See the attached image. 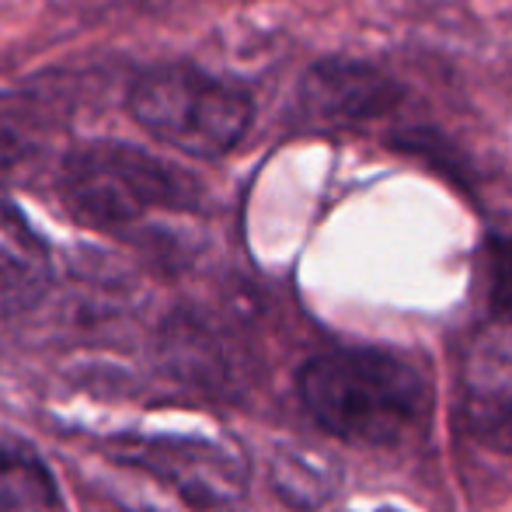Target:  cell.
<instances>
[{
    "label": "cell",
    "mask_w": 512,
    "mask_h": 512,
    "mask_svg": "<svg viewBox=\"0 0 512 512\" xmlns=\"http://www.w3.org/2000/svg\"><path fill=\"white\" fill-rule=\"evenodd\" d=\"M300 398L317 425L356 446H401L432 408L425 377L384 349L321 352L300 370Z\"/></svg>",
    "instance_id": "cell-1"
},
{
    "label": "cell",
    "mask_w": 512,
    "mask_h": 512,
    "mask_svg": "<svg viewBox=\"0 0 512 512\" xmlns=\"http://www.w3.org/2000/svg\"><path fill=\"white\" fill-rule=\"evenodd\" d=\"M63 203L95 230H129L157 213L196 206V182L178 168L122 143H91L67 157L60 178Z\"/></svg>",
    "instance_id": "cell-2"
},
{
    "label": "cell",
    "mask_w": 512,
    "mask_h": 512,
    "mask_svg": "<svg viewBox=\"0 0 512 512\" xmlns=\"http://www.w3.org/2000/svg\"><path fill=\"white\" fill-rule=\"evenodd\" d=\"M129 112L154 140L206 161L230 154L255 119L241 88L185 63L143 74L129 91Z\"/></svg>",
    "instance_id": "cell-3"
},
{
    "label": "cell",
    "mask_w": 512,
    "mask_h": 512,
    "mask_svg": "<svg viewBox=\"0 0 512 512\" xmlns=\"http://www.w3.org/2000/svg\"><path fill=\"white\" fill-rule=\"evenodd\" d=\"M115 464L133 467L175 495L189 512H230L244 499L248 464L241 450L196 432H129L108 443Z\"/></svg>",
    "instance_id": "cell-4"
},
{
    "label": "cell",
    "mask_w": 512,
    "mask_h": 512,
    "mask_svg": "<svg viewBox=\"0 0 512 512\" xmlns=\"http://www.w3.org/2000/svg\"><path fill=\"white\" fill-rule=\"evenodd\" d=\"M460 418L478 443L512 450V314L492 310L460 356Z\"/></svg>",
    "instance_id": "cell-5"
},
{
    "label": "cell",
    "mask_w": 512,
    "mask_h": 512,
    "mask_svg": "<svg viewBox=\"0 0 512 512\" xmlns=\"http://www.w3.org/2000/svg\"><path fill=\"white\" fill-rule=\"evenodd\" d=\"M401 88L363 60H321L300 84V112L321 129H352L387 115Z\"/></svg>",
    "instance_id": "cell-6"
},
{
    "label": "cell",
    "mask_w": 512,
    "mask_h": 512,
    "mask_svg": "<svg viewBox=\"0 0 512 512\" xmlns=\"http://www.w3.org/2000/svg\"><path fill=\"white\" fill-rule=\"evenodd\" d=\"M46 283L39 241L7 199H0V314L28 307Z\"/></svg>",
    "instance_id": "cell-7"
},
{
    "label": "cell",
    "mask_w": 512,
    "mask_h": 512,
    "mask_svg": "<svg viewBox=\"0 0 512 512\" xmlns=\"http://www.w3.org/2000/svg\"><path fill=\"white\" fill-rule=\"evenodd\" d=\"M269 478L279 499L300 512L321 509L335 495L338 485L335 464L317 450H307V446H279L272 453Z\"/></svg>",
    "instance_id": "cell-8"
},
{
    "label": "cell",
    "mask_w": 512,
    "mask_h": 512,
    "mask_svg": "<svg viewBox=\"0 0 512 512\" xmlns=\"http://www.w3.org/2000/svg\"><path fill=\"white\" fill-rule=\"evenodd\" d=\"M0 512H67L53 474L35 453L0 446Z\"/></svg>",
    "instance_id": "cell-9"
},
{
    "label": "cell",
    "mask_w": 512,
    "mask_h": 512,
    "mask_svg": "<svg viewBox=\"0 0 512 512\" xmlns=\"http://www.w3.org/2000/svg\"><path fill=\"white\" fill-rule=\"evenodd\" d=\"M488 307L512 314V234L488 244Z\"/></svg>",
    "instance_id": "cell-10"
},
{
    "label": "cell",
    "mask_w": 512,
    "mask_h": 512,
    "mask_svg": "<svg viewBox=\"0 0 512 512\" xmlns=\"http://www.w3.org/2000/svg\"><path fill=\"white\" fill-rule=\"evenodd\" d=\"M373 512H401V509H373Z\"/></svg>",
    "instance_id": "cell-11"
}]
</instances>
